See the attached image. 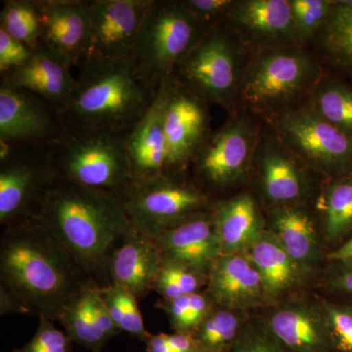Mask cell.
<instances>
[{
    "label": "cell",
    "mask_w": 352,
    "mask_h": 352,
    "mask_svg": "<svg viewBox=\"0 0 352 352\" xmlns=\"http://www.w3.org/2000/svg\"><path fill=\"white\" fill-rule=\"evenodd\" d=\"M266 229L296 263L311 273L321 263L326 243L318 219L303 205L270 208Z\"/></svg>",
    "instance_id": "22"
},
{
    "label": "cell",
    "mask_w": 352,
    "mask_h": 352,
    "mask_svg": "<svg viewBox=\"0 0 352 352\" xmlns=\"http://www.w3.org/2000/svg\"><path fill=\"white\" fill-rule=\"evenodd\" d=\"M320 43L331 63L352 76V1H337L321 29Z\"/></svg>",
    "instance_id": "30"
},
{
    "label": "cell",
    "mask_w": 352,
    "mask_h": 352,
    "mask_svg": "<svg viewBox=\"0 0 352 352\" xmlns=\"http://www.w3.org/2000/svg\"><path fill=\"white\" fill-rule=\"evenodd\" d=\"M234 32L223 25L212 28L173 75L206 102L230 108L239 95L244 71Z\"/></svg>",
    "instance_id": "8"
},
{
    "label": "cell",
    "mask_w": 352,
    "mask_h": 352,
    "mask_svg": "<svg viewBox=\"0 0 352 352\" xmlns=\"http://www.w3.org/2000/svg\"><path fill=\"white\" fill-rule=\"evenodd\" d=\"M145 344L147 352H201L193 336L187 333H151Z\"/></svg>",
    "instance_id": "42"
},
{
    "label": "cell",
    "mask_w": 352,
    "mask_h": 352,
    "mask_svg": "<svg viewBox=\"0 0 352 352\" xmlns=\"http://www.w3.org/2000/svg\"><path fill=\"white\" fill-rule=\"evenodd\" d=\"M100 292L120 330L145 342L151 333L146 330L138 307V298L127 289L111 283L100 287Z\"/></svg>",
    "instance_id": "34"
},
{
    "label": "cell",
    "mask_w": 352,
    "mask_h": 352,
    "mask_svg": "<svg viewBox=\"0 0 352 352\" xmlns=\"http://www.w3.org/2000/svg\"><path fill=\"white\" fill-rule=\"evenodd\" d=\"M129 132L63 129L47 144L53 176L122 200L135 180L127 152Z\"/></svg>",
    "instance_id": "4"
},
{
    "label": "cell",
    "mask_w": 352,
    "mask_h": 352,
    "mask_svg": "<svg viewBox=\"0 0 352 352\" xmlns=\"http://www.w3.org/2000/svg\"><path fill=\"white\" fill-rule=\"evenodd\" d=\"M72 67L69 58L41 41L23 66L1 75V82L38 95L61 112L69 105L76 87Z\"/></svg>",
    "instance_id": "18"
},
{
    "label": "cell",
    "mask_w": 352,
    "mask_h": 352,
    "mask_svg": "<svg viewBox=\"0 0 352 352\" xmlns=\"http://www.w3.org/2000/svg\"><path fill=\"white\" fill-rule=\"evenodd\" d=\"M318 67L298 46L258 50L244 69L238 98L254 112L275 117L316 87Z\"/></svg>",
    "instance_id": "6"
},
{
    "label": "cell",
    "mask_w": 352,
    "mask_h": 352,
    "mask_svg": "<svg viewBox=\"0 0 352 352\" xmlns=\"http://www.w3.org/2000/svg\"><path fill=\"white\" fill-rule=\"evenodd\" d=\"M0 29L34 48L41 41V17L36 0H6L0 12Z\"/></svg>",
    "instance_id": "33"
},
{
    "label": "cell",
    "mask_w": 352,
    "mask_h": 352,
    "mask_svg": "<svg viewBox=\"0 0 352 352\" xmlns=\"http://www.w3.org/2000/svg\"><path fill=\"white\" fill-rule=\"evenodd\" d=\"M261 320L293 352H335L322 298L291 296L265 307Z\"/></svg>",
    "instance_id": "15"
},
{
    "label": "cell",
    "mask_w": 352,
    "mask_h": 352,
    "mask_svg": "<svg viewBox=\"0 0 352 352\" xmlns=\"http://www.w3.org/2000/svg\"><path fill=\"white\" fill-rule=\"evenodd\" d=\"M151 239L164 261L182 264L207 276L221 256L212 210L166 229Z\"/></svg>",
    "instance_id": "21"
},
{
    "label": "cell",
    "mask_w": 352,
    "mask_h": 352,
    "mask_svg": "<svg viewBox=\"0 0 352 352\" xmlns=\"http://www.w3.org/2000/svg\"><path fill=\"white\" fill-rule=\"evenodd\" d=\"M152 2L153 0L90 1L91 30L85 62L91 59H129Z\"/></svg>",
    "instance_id": "14"
},
{
    "label": "cell",
    "mask_w": 352,
    "mask_h": 352,
    "mask_svg": "<svg viewBox=\"0 0 352 352\" xmlns=\"http://www.w3.org/2000/svg\"><path fill=\"white\" fill-rule=\"evenodd\" d=\"M164 133L168 170L184 171L210 136L206 102L171 75L166 80Z\"/></svg>",
    "instance_id": "12"
},
{
    "label": "cell",
    "mask_w": 352,
    "mask_h": 352,
    "mask_svg": "<svg viewBox=\"0 0 352 352\" xmlns=\"http://www.w3.org/2000/svg\"><path fill=\"white\" fill-rule=\"evenodd\" d=\"M208 32L182 1L153 0L129 62L141 80L159 89Z\"/></svg>",
    "instance_id": "5"
},
{
    "label": "cell",
    "mask_w": 352,
    "mask_h": 352,
    "mask_svg": "<svg viewBox=\"0 0 352 352\" xmlns=\"http://www.w3.org/2000/svg\"><path fill=\"white\" fill-rule=\"evenodd\" d=\"M336 3L332 0H289L298 44L321 31Z\"/></svg>",
    "instance_id": "36"
},
{
    "label": "cell",
    "mask_w": 352,
    "mask_h": 352,
    "mask_svg": "<svg viewBox=\"0 0 352 352\" xmlns=\"http://www.w3.org/2000/svg\"><path fill=\"white\" fill-rule=\"evenodd\" d=\"M96 286L94 278H88L82 288L64 308L58 322L74 342L91 351L100 352L107 342L97 329L92 309Z\"/></svg>",
    "instance_id": "28"
},
{
    "label": "cell",
    "mask_w": 352,
    "mask_h": 352,
    "mask_svg": "<svg viewBox=\"0 0 352 352\" xmlns=\"http://www.w3.org/2000/svg\"><path fill=\"white\" fill-rule=\"evenodd\" d=\"M258 146L256 127L249 120H231L210 134L191 164L208 186L227 188L242 179L252 168Z\"/></svg>",
    "instance_id": "11"
},
{
    "label": "cell",
    "mask_w": 352,
    "mask_h": 352,
    "mask_svg": "<svg viewBox=\"0 0 352 352\" xmlns=\"http://www.w3.org/2000/svg\"><path fill=\"white\" fill-rule=\"evenodd\" d=\"M60 109L38 95L0 85V141L6 147L46 145L63 132Z\"/></svg>",
    "instance_id": "13"
},
{
    "label": "cell",
    "mask_w": 352,
    "mask_h": 352,
    "mask_svg": "<svg viewBox=\"0 0 352 352\" xmlns=\"http://www.w3.org/2000/svg\"><path fill=\"white\" fill-rule=\"evenodd\" d=\"M322 285L331 293L352 296V259L327 261Z\"/></svg>",
    "instance_id": "43"
},
{
    "label": "cell",
    "mask_w": 352,
    "mask_h": 352,
    "mask_svg": "<svg viewBox=\"0 0 352 352\" xmlns=\"http://www.w3.org/2000/svg\"><path fill=\"white\" fill-rule=\"evenodd\" d=\"M227 352H293L268 330L261 318L245 324L239 338Z\"/></svg>",
    "instance_id": "38"
},
{
    "label": "cell",
    "mask_w": 352,
    "mask_h": 352,
    "mask_svg": "<svg viewBox=\"0 0 352 352\" xmlns=\"http://www.w3.org/2000/svg\"><path fill=\"white\" fill-rule=\"evenodd\" d=\"M69 252L85 274L108 264L131 224L120 198L53 178L31 215Z\"/></svg>",
    "instance_id": "2"
},
{
    "label": "cell",
    "mask_w": 352,
    "mask_h": 352,
    "mask_svg": "<svg viewBox=\"0 0 352 352\" xmlns=\"http://www.w3.org/2000/svg\"><path fill=\"white\" fill-rule=\"evenodd\" d=\"M155 307L164 312L175 333L193 335L215 303L207 292L201 291L175 300L161 298L157 300Z\"/></svg>",
    "instance_id": "32"
},
{
    "label": "cell",
    "mask_w": 352,
    "mask_h": 352,
    "mask_svg": "<svg viewBox=\"0 0 352 352\" xmlns=\"http://www.w3.org/2000/svg\"><path fill=\"white\" fill-rule=\"evenodd\" d=\"M223 24L258 50L298 45L289 0L235 1Z\"/></svg>",
    "instance_id": "17"
},
{
    "label": "cell",
    "mask_w": 352,
    "mask_h": 352,
    "mask_svg": "<svg viewBox=\"0 0 352 352\" xmlns=\"http://www.w3.org/2000/svg\"><path fill=\"white\" fill-rule=\"evenodd\" d=\"M166 170L134 180L122 198L132 228L149 238L184 220L212 210L214 204L205 192L183 175Z\"/></svg>",
    "instance_id": "7"
},
{
    "label": "cell",
    "mask_w": 352,
    "mask_h": 352,
    "mask_svg": "<svg viewBox=\"0 0 352 352\" xmlns=\"http://www.w3.org/2000/svg\"><path fill=\"white\" fill-rule=\"evenodd\" d=\"M307 107L352 138L351 85L340 80H323L314 87Z\"/></svg>",
    "instance_id": "31"
},
{
    "label": "cell",
    "mask_w": 352,
    "mask_h": 352,
    "mask_svg": "<svg viewBox=\"0 0 352 352\" xmlns=\"http://www.w3.org/2000/svg\"><path fill=\"white\" fill-rule=\"evenodd\" d=\"M205 291L215 305L231 309L249 312L272 305L245 252L220 256L208 272Z\"/></svg>",
    "instance_id": "20"
},
{
    "label": "cell",
    "mask_w": 352,
    "mask_h": 352,
    "mask_svg": "<svg viewBox=\"0 0 352 352\" xmlns=\"http://www.w3.org/2000/svg\"><path fill=\"white\" fill-rule=\"evenodd\" d=\"M44 227L32 217L7 224L0 241L1 288L25 314L58 321L88 278Z\"/></svg>",
    "instance_id": "1"
},
{
    "label": "cell",
    "mask_w": 352,
    "mask_h": 352,
    "mask_svg": "<svg viewBox=\"0 0 352 352\" xmlns=\"http://www.w3.org/2000/svg\"><path fill=\"white\" fill-rule=\"evenodd\" d=\"M212 214L221 256L247 252L266 228L256 199L248 193L214 204Z\"/></svg>",
    "instance_id": "26"
},
{
    "label": "cell",
    "mask_w": 352,
    "mask_h": 352,
    "mask_svg": "<svg viewBox=\"0 0 352 352\" xmlns=\"http://www.w3.org/2000/svg\"><path fill=\"white\" fill-rule=\"evenodd\" d=\"M32 48L0 29V73L1 75L23 66L30 59Z\"/></svg>",
    "instance_id": "41"
},
{
    "label": "cell",
    "mask_w": 352,
    "mask_h": 352,
    "mask_svg": "<svg viewBox=\"0 0 352 352\" xmlns=\"http://www.w3.org/2000/svg\"><path fill=\"white\" fill-rule=\"evenodd\" d=\"M92 309H94V316L95 322H96L97 329H98L99 333H101L102 337L106 342H108L115 336L122 333L117 324L113 321L112 315H111L107 305L102 298L100 286L98 284L94 289Z\"/></svg>",
    "instance_id": "44"
},
{
    "label": "cell",
    "mask_w": 352,
    "mask_h": 352,
    "mask_svg": "<svg viewBox=\"0 0 352 352\" xmlns=\"http://www.w3.org/2000/svg\"><path fill=\"white\" fill-rule=\"evenodd\" d=\"M162 263L163 258L154 241L131 226L109 258L111 284L127 289L138 300L145 298L153 292Z\"/></svg>",
    "instance_id": "23"
},
{
    "label": "cell",
    "mask_w": 352,
    "mask_h": 352,
    "mask_svg": "<svg viewBox=\"0 0 352 352\" xmlns=\"http://www.w3.org/2000/svg\"><path fill=\"white\" fill-rule=\"evenodd\" d=\"M245 254L261 274L272 305L291 298L309 277L310 273L289 256L266 228Z\"/></svg>",
    "instance_id": "25"
},
{
    "label": "cell",
    "mask_w": 352,
    "mask_h": 352,
    "mask_svg": "<svg viewBox=\"0 0 352 352\" xmlns=\"http://www.w3.org/2000/svg\"><path fill=\"white\" fill-rule=\"evenodd\" d=\"M41 17V41L80 68L89 45L90 1L36 0Z\"/></svg>",
    "instance_id": "19"
},
{
    "label": "cell",
    "mask_w": 352,
    "mask_h": 352,
    "mask_svg": "<svg viewBox=\"0 0 352 352\" xmlns=\"http://www.w3.org/2000/svg\"><path fill=\"white\" fill-rule=\"evenodd\" d=\"M249 318V312L215 305L192 336L201 352H227L239 338Z\"/></svg>",
    "instance_id": "29"
},
{
    "label": "cell",
    "mask_w": 352,
    "mask_h": 352,
    "mask_svg": "<svg viewBox=\"0 0 352 352\" xmlns=\"http://www.w3.org/2000/svg\"><path fill=\"white\" fill-rule=\"evenodd\" d=\"M254 161L259 193L270 208L305 204L311 192L308 168L279 139L258 142Z\"/></svg>",
    "instance_id": "16"
},
{
    "label": "cell",
    "mask_w": 352,
    "mask_h": 352,
    "mask_svg": "<svg viewBox=\"0 0 352 352\" xmlns=\"http://www.w3.org/2000/svg\"><path fill=\"white\" fill-rule=\"evenodd\" d=\"M157 91L139 78L129 59L87 60L69 105L60 112L64 129L129 132Z\"/></svg>",
    "instance_id": "3"
},
{
    "label": "cell",
    "mask_w": 352,
    "mask_h": 352,
    "mask_svg": "<svg viewBox=\"0 0 352 352\" xmlns=\"http://www.w3.org/2000/svg\"><path fill=\"white\" fill-rule=\"evenodd\" d=\"M207 283V275L182 264L163 259L153 285V291L163 300H175L203 291Z\"/></svg>",
    "instance_id": "35"
},
{
    "label": "cell",
    "mask_w": 352,
    "mask_h": 352,
    "mask_svg": "<svg viewBox=\"0 0 352 352\" xmlns=\"http://www.w3.org/2000/svg\"><path fill=\"white\" fill-rule=\"evenodd\" d=\"M277 138L307 168L326 178L352 173V138L307 106L275 117Z\"/></svg>",
    "instance_id": "9"
},
{
    "label": "cell",
    "mask_w": 352,
    "mask_h": 352,
    "mask_svg": "<svg viewBox=\"0 0 352 352\" xmlns=\"http://www.w3.org/2000/svg\"><path fill=\"white\" fill-rule=\"evenodd\" d=\"M52 320L39 318V326L28 344L12 352H72L73 340L55 327Z\"/></svg>",
    "instance_id": "39"
},
{
    "label": "cell",
    "mask_w": 352,
    "mask_h": 352,
    "mask_svg": "<svg viewBox=\"0 0 352 352\" xmlns=\"http://www.w3.org/2000/svg\"><path fill=\"white\" fill-rule=\"evenodd\" d=\"M333 351L352 352V300L333 302L322 298Z\"/></svg>",
    "instance_id": "37"
},
{
    "label": "cell",
    "mask_w": 352,
    "mask_h": 352,
    "mask_svg": "<svg viewBox=\"0 0 352 352\" xmlns=\"http://www.w3.org/2000/svg\"><path fill=\"white\" fill-rule=\"evenodd\" d=\"M346 259H352V236L337 249L328 252L326 256L327 261H346Z\"/></svg>",
    "instance_id": "45"
},
{
    "label": "cell",
    "mask_w": 352,
    "mask_h": 352,
    "mask_svg": "<svg viewBox=\"0 0 352 352\" xmlns=\"http://www.w3.org/2000/svg\"><path fill=\"white\" fill-rule=\"evenodd\" d=\"M0 162V223L6 226L31 215L52 182L47 144L6 147Z\"/></svg>",
    "instance_id": "10"
},
{
    "label": "cell",
    "mask_w": 352,
    "mask_h": 352,
    "mask_svg": "<svg viewBox=\"0 0 352 352\" xmlns=\"http://www.w3.org/2000/svg\"><path fill=\"white\" fill-rule=\"evenodd\" d=\"M315 208L324 240L333 251L352 236V173L326 178Z\"/></svg>",
    "instance_id": "27"
},
{
    "label": "cell",
    "mask_w": 352,
    "mask_h": 352,
    "mask_svg": "<svg viewBox=\"0 0 352 352\" xmlns=\"http://www.w3.org/2000/svg\"><path fill=\"white\" fill-rule=\"evenodd\" d=\"M166 80L160 87L151 107L127 135V152L135 180L168 170V145L164 124Z\"/></svg>",
    "instance_id": "24"
},
{
    "label": "cell",
    "mask_w": 352,
    "mask_h": 352,
    "mask_svg": "<svg viewBox=\"0 0 352 352\" xmlns=\"http://www.w3.org/2000/svg\"><path fill=\"white\" fill-rule=\"evenodd\" d=\"M183 6L210 31L221 25L235 1L231 0H185Z\"/></svg>",
    "instance_id": "40"
}]
</instances>
